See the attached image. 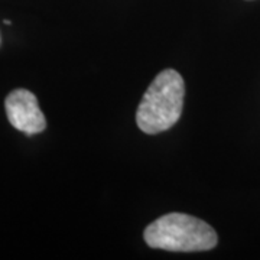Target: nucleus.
<instances>
[{
    "instance_id": "obj_1",
    "label": "nucleus",
    "mask_w": 260,
    "mask_h": 260,
    "mask_svg": "<svg viewBox=\"0 0 260 260\" xmlns=\"http://www.w3.org/2000/svg\"><path fill=\"white\" fill-rule=\"evenodd\" d=\"M185 84L175 70H164L150 83L143 95L136 121L142 132L156 135L171 129L181 117Z\"/></svg>"
},
{
    "instance_id": "obj_2",
    "label": "nucleus",
    "mask_w": 260,
    "mask_h": 260,
    "mask_svg": "<svg viewBox=\"0 0 260 260\" xmlns=\"http://www.w3.org/2000/svg\"><path fill=\"white\" fill-rule=\"evenodd\" d=\"M143 239L152 249L168 251H205L217 246L213 227L200 218L182 213H171L149 224Z\"/></svg>"
},
{
    "instance_id": "obj_3",
    "label": "nucleus",
    "mask_w": 260,
    "mask_h": 260,
    "mask_svg": "<svg viewBox=\"0 0 260 260\" xmlns=\"http://www.w3.org/2000/svg\"><path fill=\"white\" fill-rule=\"evenodd\" d=\"M5 109L10 124L28 136L41 133L47 127V120L39 109L37 97L28 90H13L5 100Z\"/></svg>"
}]
</instances>
